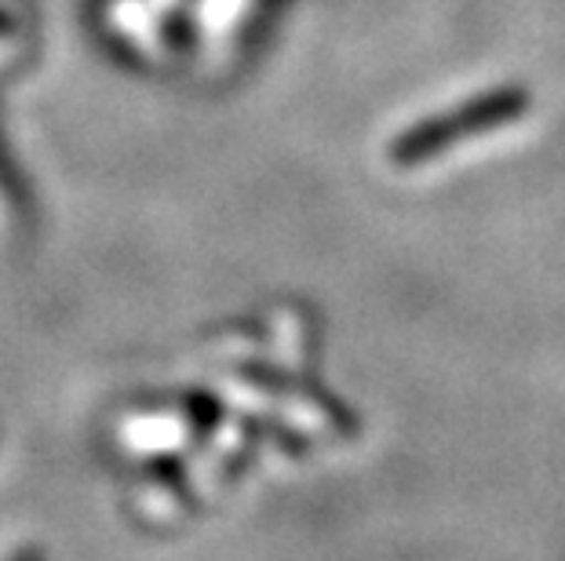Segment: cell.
I'll use <instances>...</instances> for the list:
<instances>
[{
  "mask_svg": "<svg viewBox=\"0 0 565 561\" xmlns=\"http://www.w3.org/2000/svg\"><path fill=\"white\" fill-rule=\"evenodd\" d=\"M533 110V91L522 85H500L478 95H467L463 103L449 106L435 117L402 128L387 142V164L398 172L430 169L478 139H492L500 131L522 125Z\"/></svg>",
  "mask_w": 565,
  "mask_h": 561,
  "instance_id": "cell-1",
  "label": "cell"
}]
</instances>
